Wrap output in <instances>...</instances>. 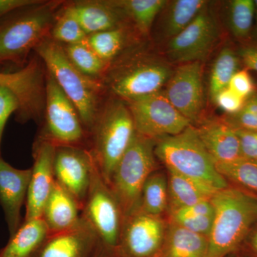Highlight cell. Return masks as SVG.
Returning a JSON list of instances; mask_svg holds the SVG:
<instances>
[{
  "instance_id": "8fae6325",
  "label": "cell",
  "mask_w": 257,
  "mask_h": 257,
  "mask_svg": "<svg viewBox=\"0 0 257 257\" xmlns=\"http://www.w3.org/2000/svg\"><path fill=\"white\" fill-rule=\"evenodd\" d=\"M208 4L183 31L169 40L167 55L171 62L180 64L201 62L215 46L219 30Z\"/></svg>"
},
{
  "instance_id": "9c48e42d",
  "label": "cell",
  "mask_w": 257,
  "mask_h": 257,
  "mask_svg": "<svg viewBox=\"0 0 257 257\" xmlns=\"http://www.w3.org/2000/svg\"><path fill=\"white\" fill-rule=\"evenodd\" d=\"M81 216L108 248L119 247L124 215L112 191L96 167Z\"/></svg>"
},
{
  "instance_id": "ee69618b",
  "label": "cell",
  "mask_w": 257,
  "mask_h": 257,
  "mask_svg": "<svg viewBox=\"0 0 257 257\" xmlns=\"http://www.w3.org/2000/svg\"><path fill=\"white\" fill-rule=\"evenodd\" d=\"M248 237V248L250 251L257 257V228L250 233Z\"/></svg>"
},
{
  "instance_id": "52a82bcc",
  "label": "cell",
  "mask_w": 257,
  "mask_h": 257,
  "mask_svg": "<svg viewBox=\"0 0 257 257\" xmlns=\"http://www.w3.org/2000/svg\"><path fill=\"white\" fill-rule=\"evenodd\" d=\"M172 72L165 62L138 57L108 69L102 82L119 99L128 102L160 92Z\"/></svg>"
},
{
  "instance_id": "d590c367",
  "label": "cell",
  "mask_w": 257,
  "mask_h": 257,
  "mask_svg": "<svg viewBox=\"0 0 257 257\" xmlns=\"http://www.w3.org/2000/svg\"><path fill=\"white\" fill-rule=\"evenodd\" d=\"M19 109L20 101L16 95L8 88L0 86V145L7 121Z\"/></svg>"
},
{
  "instance_id": "f6af8a7d",
  "label": "cell",
  "mask_w": 257,
  "mask_h": 257,
  "mask_svg": "<svg viewBox=\"0 0 257 257\" xmlns=\"http://www.w3.org/2000/svg\"><path fill=\"white\" fill-rule=\"evenodd\" d=\"M255 11H254V20H255V27H254V35L257 38V0H254Z\"/></svg>"
},
{
  "instance_id": "7bdbcfd3",
  "label": "cell",
  "mask_w": 257,
  "mask_h": 257,
  "mask_svg": "<svg viewBox=\"0 0 257 257\" xmlns=\"http://www.w3.org/2000/svg\"><path fill=\"white\" fill-rule=\"evenodd\" d=\"M94 257H122L117 248L106 247L104 245L99 243Z\"/></svg>"
},
{
  "instance_id": "ffe728a7",
  "label": "cell",
  "mask_w": 257,
  "mask_h": 257,
  "mask_svg": "<svg viewBox=\"0 0 257 257\" xmlns=\"http://www.w3.org/2000/svg\"><path fill=\"white\" fill-rule=\"evenodd\" d=\"M65 9L73 15L87 35L119 28L123 15L114 1H83Z\"/></svg>"
},
{
  "instance_id": "3957f363",
  "label": "cell",
  "mask_w": 257,
  "mask_h": 257,
  "mask_svg": "<svg viewBox=\"0 0 257 257\" xmlns=\"http://www.w3.org/2000/svg\"><path fill=\"white\" fill-rule=\"evenodd\" d=\"M59 5L41 1L0 20V64H23L29 53L48 38Z\"/></svg>"
},
{
  "instance_id": "60d3db41",
  "label": "cell",
  "mask_w": 257,
  "mask_h": 257,
  "mask_svg": "<svg viewBox=\"0 0 257 257\" xmlns=\"http://www.w3.org/2000/svg\"><path fill=\"white\" fill-rule=\"evenodd\" d=\"M238 55L246 69L257 72V42L241 47Z\"/></svg>"
},
{
  "instance_id": "d4e9b609",
  "label": "cell",
  "mask_w": 257,
  "mask_h": 257,
  "mask_svg": "<svg viewBox=\"0 0 257 257\" xmlns=\"http://www.w3.org/2000/svg\"><path fill=\"white\" fill-rule=\"evenodd\" d=\"M207 4L208 2L205 0L167 1L161 11V37L170 40L177 36L192 23Z\"/></svg>"
},
{
  "instance_id": "d6986e66",
  "label": "cell",
  "mask_w": 257,
  "mask_h": 257,
  "mask_svg": "<svg viewBox=\"0 0 257 257\" xmlns=\"http://www.w3.org/2000/svg\"><path fill=\"white\" fill-rule=\"evenodd\" d=\"M197 130L199 139L216 164L230 163L241 159L236 130L224 119L205 121Z\"/></svg>"
},
{
  "instance_id": "b9f144b4",
  "label": "cell",
  "mask_w": 257,
  "mask_h": 257,
  "mask_svg": "<svg viewBox=\"0 0 257 257\" xmlns=\"http://www.w3.org/2000/svg\"><path fill=\"white\" fill-rule=\"evenodd\" d=\"M37 0H0V20L15 10L38 4Z\"/></svg>"
},
{
  "instance_id": "f1b7e54d",
  "label": "cell",
  "mask_w": 257,
  "mask_h": 257,
  "mask_svg": "<svg viewBox=\"0 0 257 257\" xmlns=\"http://www.w3.org/2000/svg\"><path fill=\"white\" fill-rule=\"evenodd\" d=\"M168 203L167 178L164 174L154 172L144 184L140 210L160 216L168 208Z\"/></svg>"
},
{
  "instance_id": "e575fe53",
  "label": "cell",
  "mask_w": 257,
  "mask_h": 257,
  "mask_svg": "<svg viewBox=\"0 0 257 257\" xmlns=\"http://www.w3.org/2000/svg\"><path fill=\"white\" fill-rule=\"evenodd\" d=\"M214 215L170 216V221L173 224L182 226L192 232L209 237L212 228Z\"/></svg>"
},
{
  "instance_id": "ac0fdd59",
  "label": "cell",
  "mask_w": 257,
  "mask_h": 257,
  "mask_svg": "<svg viewBox=\"0 0 257 257\" xmlns=\"http://www.w3.org/2000/svg\"><path fill=\"white\" fill-rule=\"evenodd\" d=\"M99 243L94 230L82 218L72 229L49 233L33 257H94Z\"/></svg>"
},
{
  "instance_id": "4fadbf2b",
  "label": "cell",
  "mask_w": 257,
  "mask_h": 257,
  "mask_svg": "<svg viewBox=\"0 0 257 257\" xmlns=\"http://www.w3.org/2000/svg\"><path fill=\"white\" fill-rule=\"evenodd\" d=\"M53 167L56 182L75 199L82 211L96 167L89 149L56 147Z\"/></svg>"
},
{
  "instance_id": "44dd1931",
  "label": "cell",
  "mask_w": 257,
  "mask_h": 257,
  "mask_svg": "<svg viewBox=\"0 0 257 257\" xmlns=\"http://www.w3.org/2000/svg\"><path fill=\"white\" fill-rule=\"evenodd\" d=\"M81 212L75 199L55 181L42 216L49 233L60 232L74 227L82 219Z\"/></svg>"
},
{
  "instance_id": "1f68e13d",
  "label": "cell",
  "mask_w": 257,
  "mask_h": 257,
  "mask_svg": "<svg viewBox=\"0 0 257 257\" xmlns=\"http://www.w3.org/2000/svg\"><path fill=\"white\" fill-rule=\"evenodd\" d=\"M253 0H233L229 3V27L231 33L239 39L247 38L254 21Z\"/></svg>"
},
{
  "instance_id": "cb8c5ba5",
  "label": "cell",
  "mask_w": 257,
  "mask_h": 257,
  "mask_svg": "<svg viewBox=\"0 0 257 257\" xmlns=\"http://www.w3.org/2000/svg\"><path fill=\"white\" fill-rule=\"evenodd\" d=\"M208 237L171 222L160 257H207Z\"/></svg>"
},
{
  "instance_id": "836d02e7",
  "label": "cell",
  "mask_w": 257,
  "mask_h": 257,
  "mask_svg": "<svg viewBox=\"0 0 257 257\" xmlns=\"http://www.w3.org/2000/svg\"><path fill=\"white\" fill-rule=\"evenodd\" d=\"M236 130L257 132V94H253L245 101L242 109L224 119Z\"/></svg>"
},
{
  "instance_id": "ab89813d",
  "label": "cell",
  "mask_w": 257,
  "mask_h": 257,
  "mask_svg": "<svg viewBox=\"0 0 257 257\" xmlns=\"http://www.w3.org/2000/svg\"><path fill=\"white\" fill-rule=\"evenodd\" d=\"M214 214L210 200H204L176 210L170 211V216H211Z\"/></svg>"
},
{
  "instance_id": "8d00e7d4",
  "label": "cell",
  "mask_w": 257,
  "mask_h": 257,
  "mask_svg": "<svg viewBox=\"0 0 257 257\" xmlns=\"http://www.w3.org/2000/svg\"><path fill=\"white\" fill-rule=\"evenodd\" d=\"M213 101L226 114L233 115L239 112L242 109L246 99L241 97L228 87L221 91Z\"/></svg>"
},
{
  "instance_id": "e0dca14e",
  "label": "cell",
  "mask_w": 257,
  "mask_h": 257,
  "mask_svg": "<svg viewBox=\"0 0 257 257\" xmlns=\"http://www.w3.org/2000/svg\"><path fill=\"white\" fill-rule=\"evenodd\" d=\"M32 168L20 170L0 156V206L4 211L10 236L20 227L21 209L26 203Z\"/></svg>"
},
{
  "instance_id": "d6a6232c",
  "label": "cell",
  "mask_w": 257,
  "mask_h": 257,
  "mask_svg": "<svg viewBox=\"0 0 257 257\" xmlns=\"http://www.w3.org/2000/svg\"><path fill=\"white\" fill-rule=\"evenodd\" d=\"M218 172L226 180L257 192V162L239 159L226 164H216Z\"/></svg>"
},
{
  "instance_id": "5bb4252c",
  "label": "cell",
  "mask_w": 257,
  "mask_h": 257,
  "mask_svg": "<svg viewBox=\"0 0 257 257\" xmlns=\"http://www.w3.org/2000/svg\"><path fill=\"white\" fill-rule=\"evenodd\" d=\"M165 234L160 216L140 210L124 218L118 250L122 257H157Z\"/></svg>"
},
{
  "instance_id": "f35d334b",
  "label": "cell",
  "mask_w": 257,
  "mask_h": 257,
  "mask_svg": "<svg viewBox=\"0 0 257 257\" xmlns=\"http://www.w3.org/2000/svg\"><path fill=\"white\" fill-rule=\"evenodd\" d=\"M236 132L239 139L241 158L257 162V132L243 130Z\"/></svg>"
},
{
  "instance_id": "9a60e30c",
  "label": "cell",
  "mask_w": 257,
  "mask_h": 257,
  "mask_svg": "<svg viewBox=\"0 0 257 257\" xmlns=\"http://www.w3.org/2000/svg\"><path fill=\"white\" fill-rule=\"evenodd\" d=\"M165 95L184 117L194 122L204 105L202 62L180 64L167 82Z\"/></svg>"
},
{
  "instance_id": "603a6c76",
  "label": "cell",
  "mask_w": 257,
  "mask_h": 257,
  "mask_svg": "<svg viewBox=\"0 0 257 257\" xmlns=\"http://www.w3.org/2000/svg\"><path fill=\"white\" fill-rule=\"evenodd\" d=\"M48 234V228L42 217L23 221L0 249V257H33Z\"/></svg>"
},
{
  "instance_id": "5b68a950",
  "label": "cell",
  "mask_w": 257,
  "mask_h": 257,
  "mask_svg": "<svg viewBox=\"0 0 257 257\" xmlns=\"http://www.w3.org/2000/svg\"><path fill=\"white\" fill-rule=\"evenodd\" d=\"M155 156L167 170L174 171L216 190L229 187L227 180L218 172L216 163L206 150L192 125L182 133L158 140Z\"/></svg>"
},
{
  "instance_id": "8992f818",
  "label": "cell",
  "mask_w": 257,
  "mask_h": 257,
  "mask_svg": "<svg viewBox=\"0 0 257 257\" xmlns=\"http://www.w3.org/2000/svg\"><path fill=\"white\" fill-rule=\"evenodd\" d=\"M156 140L136 133L115 167L109 186L124 218L140 211L144 184L156 166Z\"/></svg>"
},
{
  "instance_id": "4316f807",
  "label": "cell",
  "mask_w": 257,
  "mask_h": 257,
  "mask_svg": "<svg viewBox=\"0 0 257 257\" xmlns=\"http://www.w3.org/2000/svg\"><path fill=\"white\" fill-rule=\"evenodd\" d=\"M239 57L232 48L225 47L218 54L209 76V94L211 100L229 87L234 74L239 70Z\"/></svg>"
},
{
  "instance_id": "277c9868",
  "label": "cell",
  "mask_w": 257,
  "mask_h": 257,
  "mask_svg": "<svg viewBox=\"0 0 257 257\" xmlns=\"http://www.w3.org/2000/svg\"><path fill=\"white\" fill-rule=\"evenodd\" d=\"M136 134L131 112L125 101L111 99L101 106L91 130L89 150L96 168L109 185L118 162Z\"/></svg>"
},
{
  "instance_id": "30bf717a",
  "label": "cell",
  "mask_w": 257,
  "mask_h": 257,
  "mask_svg": "<svg viewBox=\"0 0 257 257\" xmlns=\"http://www.w3.org/2000/svg\"><path fill=\"white\" fill-rule=\"evenodd\" d=\"M139 135L157 141L182 133L191 122L160 92L127 102Z\"/></svg>"
},
{
  "instance_id": "7402d4cb",
  "label": "cell",
  "mask_w": 257,
  "mask_h": 257,
  "mask_svg": "<svg viewBox=\"0 0 257 257\" xmlns=\"http://www.w3.org/2000/svg\"><path fill=\"white\" fill-rule=\"evenodd\" d=\"M169 211H172L204 200H210L218 192L207 184L167 170Z\"/></svg>"
},
{
  "instance_id": "484cf974",
  "label": "cell",
  "mask_w": 257,
  "mask_h": 257,
  "mask_svg": "<svg viewBox=\"0 0 257 257\" xmlns=\"http://www.w3.org/2000/svg\"><path fill=\"white\" fill-rule=\"evenodd\" d=\"M123 15L133 21L139 32L147 35L157 17L167 4L165 0H122L114 1Z\"/></svg>"
},
{
  "instance_id": "6da1fadb",
  "label": "cell",
  "mask_w": 257,
  "mask_h": 257,
  "mask_svg": "<svg viewBox=\"0 0 257 257\" xmlns=\"http://www.w3.org/2000/svg\"><path fill=\"white\" fill-rule=\"evenodd\" d=\"M214 221L208 237L207 257H226L240 247L257 222V197L227 187L211 199Z\"/></svg>"
},
{
  "instance_id": "4dcf8cb0",
  "label": "cell",
  "mask_w": 257,
  "mask_h": 257,
  "mask_svg": "<svg viewBox=\"0 0 257 257\" xmlns=\"http://www.w3.org/2000/svg\"><path fill=\"white\" fill-rule=\"evenodd\" d=\"M50 35L52 40L62 45L82 43L87 37L77 20L65 8L57 15Z\"/></svg>"
},
{
  "instance_id": "74e56055",
  "label": "cell",
  "mask_w": 257,
  "mask_h": 257,
  "mask_svg": "<svg viewBox=\"0 0 257 257\" xmlns=\"http://www.w3.org/2000/svg\"><path fill=\"white\" fill-rule=\"evenodd\" d=\"M228 87L246 100L254 94V83L246 69L238 70L230 81Z\"/></svg>"
},
{
  "instance_id": "2e32d148",
  "label": "cell",
  "mask_w": 257,
  "mask_h": 257,
  "mask_svg": "<svg viewBox=\"0 0 257 257\" xmlns=\"http://www.w3.org/2000/svg\"><path fill=\"white\" fill-rule=\"evenodd\" d=\"M56 147L39 138L34 145V165L27 196L24 221L42 217L44 207L55 182L54 157Z\"/></svg>"
},
{
  "instance_id": "7c38bea8",
  "label": "cell",
  "mask_w": 257,
  "mask_h": 257,
  "mask_svg": "<svg viewBox=\"0 0 257 257\" xmlns=\"http://www.w3.org/2000/svg\"><path fill=\"white\" fill-rule=\"evenodd\" d=\"M0 86L8 88L18 97V121L25 123L42 119L45 110L46 77H44L38 60L33 59L18 72H0Z\"/></svg>"
},
{
  "instance_id": "83f0119b",
  "label": "cell",
  "mask_w": 257,
  "mask_h": 257,
  "mask_svg": "<svg viewBox=\"0 0 257 257\" xmlns=\"http://www.w3.org/2000/svg\"><path fill=\"white\" fill-rule=\"evenodd\" d=\"M62 47L69 62L77 70L89 78L102 82L109 64L101 60L84 42Z\"/></svg>"
},
{
  "instance_id": "7a4b0ae2",
  "label": "cell",
  "mask_w": 257,
  "mask_h": 257,
  "mask_svg": "<svg viewBox=\"0 0 257 257\" xmlns=\"http://www.w3.org/2000/svg\"><path fill=\"white\" fill-rule=\"evenodd\" d=\"M35 50L48 73L75 106L89 135L100 111L101 96L105 86L101 81L89 78L77 70L69 62L62 45L52 39L44 40Z\"/></svg>"
},
{
  "instance_id": "ba28073f",
  "label": "cell",
  "mask_w": 257,
  "mask_h": 257,
  "mask_svg": "<svg viewBox=\"0 0 257 257\" xmlns=\"http://www.w3.org/2000/svg\"><path fill=\"white\" fill-rule=\"evenodd\" d=\"M45 124L39 138L55 147H86L89 137L75 106L47 72L45 86Z\"/></svg>"
},
{
  "instance_id": "f546056e",
  "label": "cell",
  "mask_w": 257,
  "mask_h": 257,
  "mask_svg": "<svg viewBox=\"0 0 257 257\" xmlns=\"http://www.w3.org/2000/svg\"><path fill=\"white\" fill-rule=\"evenodd\" d=\"M126 35L121 27L88 35L84 43L101 60L110 65L124 47Z\"/></svg>"
}]
</instances>
